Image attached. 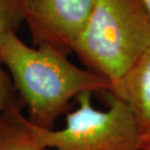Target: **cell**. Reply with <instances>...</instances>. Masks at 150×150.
I'll return each instance as SVG.
<instances>
[{
  "label": "cell",
  "instance_id": "obj_1",
  "mask_svg": "<svg viewBox=\"0 0 150 150\" xmlns=\"http://www.w3.org/2000/svg\"><path fill=\"white\" fill-rule=\"evenodd\" d=\"M0 61L28 106V119L43 128L52 127L81 93H107L111 89L106 79L76 67L56 48L28 46L16 31L0 33Z\"/></svg>",
  "mask_w": 150,
  "mask_h": 150
},
{
  "label": "cell",
  "instance_id": "obj_2",
  "mask_svg": "<svg viewBox=\"0 0 150 150\" xmlns=\"http://www.w3.org/2000/svg\"><path fill=\"white\" fill-rule=\"evenodd\" d=\"M149 47L150 16L142 0H98L73 52L112 87Z\"/></svg>",
  "mask_w": 150,
  "mask_h": 150
},
{
  "label": "cell",
  "instance_id": "obj_3",
  "mask_svg": "<svg viewBox=\"0 0 150 150\" xmlns=\"http://www.w3.org/2000/svg\"><path fill=\"white\" fill-rule=\"evenodd\" d=\"M92 92L75 98L77 108L67 113L61 130L40 127L17 110L25 133L43 147L52 150H142L144 139L136 117L127 104L112 93H105L108 108L92 104Z\"/></svg>",
  "mask_w": 150,
  "mask_h": 150
},
{
  "label": "cell",
  "instance_id": "obj_4",
  "mask_svg": "<svg viewBox=\"0 0 150 150\" xmlns=\"http://www.w3.org/2000/svg\"><path fill=\"white\" fill-rule=\"evenodd\" d=\"M98 0H18L23 21L34 46L50 45L59 52H73Z\"/></svg>",
  "mask_w": 150,
  "mask_h": 150
},
{
  "label": "cell",
  "instance_id": "obj_5",
  "mask_svg": "<svg viewBox=\"0 0 150 150\" xmlns=\"http://www.w3.org/2000/svg\"><path fill=\"white\" fill-rule=\"evenodd\" d=\"M110 93L130 107L145 142L150 134V47L111 87Z\"/></svg>",
  "mask_w": 150,
  "mask_h": 150
},
{
  "label": "cell",
  "instance_id": "obj_6",
  "mask_svg": "<svg viewBox=\"0 0 150 150\" xmlns=\"http://www.w3.org/2000/svg\"><path fill=\"white\" fill-rule=\"evenodd\" d=\"M18 105L0 112V150H50L36 143L18 121Z\"/></svg>",
  "mask_w": 150,
  "mask_h": 150
},
{
  "label": "cell",
  "instance_id": "obj_7",
  "mask_svg": "<svg viewBox=\"0 0 150 150\" xmlns=\"http://www.w3.org/2000/svg\"><path fill=\"white\" fill-rule=\"evenodd\" d=\"M22 22L18 0H0V33L17 31Z\"/></svg>",
  "mask_w": 150,
  "mask_h": 150
},
{
  "label": "cell",
  "instance_id": "obj_8",
  "mask_svg": "<svg viewBox=\"0 0 150 150\" xmlns=\"http://www.w3.org/2000/svg\"><path fill=\"white\" fill-rule=\"evenodd\" d=\"M14 86L0 61V112L17 105L14 97Z\"/></svg>",
  "mask_w": 150,
  "mask_h": 150
},
{
  "label": "cell",
  "instance_id": "obj_9",
  "mask_svg": "<svg viewBox=\"0 0 150 150\" xmlns=\"http://www.w3.org/2000/svg\"><path fill=\"white\" fill-rule=\"evenodd\" d=\"M142 150H150V134H149V137H147V139L145 140Z\"/></svg>",
  "mask_w": 150,
  "mask_h": 150
},
{
  "label": "cell",
  "instance_id": "obj_10",
  "mask_svg": "<svg viewBox=\"0 0 150 150\" xmlns=\"http://www.w3.org/2000/svg\"><path fill=\"white\" fill-rule=\"evenodd\" d=\"M143 4H144L146 10H147L149 16H150V0H142Z\"/></svg>",
  "mask_w": 150,
  "mask_h": 150
}]
</instances>
